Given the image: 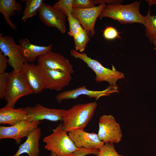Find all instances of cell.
Listing matches in <instances>:
<instances>
[{
    "instance_id": "obj_10",
    "label": "cell",
    "mask_w": 156,
    "mask_h": 156,
    "mask_svg": "<svg viewBox=\"0 0 156 156\" xmlns=\"http://www.w3.org/2000/svg\"><path fill=\"white\" fill-rule=\"evenodd\" d=\"M38 64L42 67L72 74L73 66L69 60L60 53L49 51L39 57Z\"/></svg>"
},
{
    "instance_id": "obj_16",
    "label": "cell",
    "mask_w": 156,
    "mask_h": 156,
    "mask_svg": "<svg viewBox=\"0 0 156 156\" xmlns=\"http://www.w3.org/2000/svg\"><path fill=\"white\" fill-rule=\"evenodd\" d=\"M42 68L46 77L45 89L61 91L69 85L72 79L70 74Z\"/></svg>"
},
{
    "instance_id": "obj_21",
    "label": "cell",
    "mask_w": 156,
    "mask_h": 156,
    "mask_svg": "<svg viewBox=\"0 0 156 156\" xmlns=\"http://www.w3.org/2000/svg\"><path fill=\"white\" fill-rule=\"evenodd\" d=\"M21 1L26 5L21 19L24 22L39 12L44 3L42 0H22Z\"/></svg>"
},
{
    "instance_id": "obj_23",
    "label": "cell",
    "mask_w": 156,
    "mask_h": 156,
    "mask_svg": "<svg viewBox=\"0 0 156 156\" xmlns=\"http://www.w3.org/2000/svg\"><path fill=\"white\" fill-rule=\"evenodd\" d=\"M74 39L75 50L82 53L90 39L88 33L83 29L74 37Z\"/></svg>"
},
{
    "instance_id": "obj_12",
    "label": "cell",
    "mask_w": 156,
    "mask_h": 156,
    "mask_svg": "<svg viewBox=\"0 0 156 156\" xmlns=\"http://www.w3.org/2000/svg\"><path fill=\"white\" fill-rule=\"evenodd\" d=\"M24 109L27 113L26 120L29 122L43 120L62 121L65 111L64 109L47 108L39 103L33 107L27 106Z\"/></svg>"
},
{
    "instance_id": "obj_32",
    "label": "cell",
    "mask_w": 156,
    "mask_h": 156,
    "mask_svg": "<svg viewBox=\"0 0 156 156\" xmlns=\"http://www.w3.org/2000/svg\"><path fill=\"white\" fill-rule=\"evenodd\" d=\"M150 5L156 4V0H146Z\"/></svg>"
},
{
    "instance_id": "obj_15",
    "label": "cell",
    "mask_w": 156,
    "mask_h": 156,
    "mask_svg": "<svg viewBox=\"0 0 156 156\" xmlns=\"http://www.w3.org/2000/svg\"><path fill=\"white\" fill-rule=\"evenodd\" d=\"M68 134L76 146L92 150H99L105 144L97 134L88 133L84 130L71 131Z\"/></svg>"
},
{
    "instance_id": "obj_7",
    "label": "cell",
    "mask_w": 156,
    "mask_h": 156,
    "mask_svg": "<svg viewBox=\"0 0 156 156\" xmlns=\"http://www.w3.org/2000/svg\"><path fill=\"white\" fill-rule=\"evenodd\" d=\"M98 135L100 140L105 144L118 143L122 134L120 125L111 115H104L99 119Z\"/></svg>"
},
{
    "instance_id": "obj_33",
    "label": "cell",
    "mask_w": 156,
    "mask_h": 156,
    "mask_svg": "<svg viewBox=\"0 0 156 156\" xmlns=\"http://www.w3.org/2000/svg\"><path fill=\"white\" fill-rule=\"evenodd\" d=\"M155 46L154 49L156 50V39L154 41L153 43Z\"/></svg>"
},
{
    "instance_id": "obj_13",
    "label": "cell",
    "mask_w": 156,
    "mask_h": 156,
    "mask_svg": "<svg viewBox=\"0 0 156 156\" xmlns=\"http://www.w3.org/2000/svg\"><path fill=\"white\" fill-rule=\"evenodd\" d=\"M105 3L87 9L73 8L72 14L79 21L83 29L90 36L94 35V25L96 21L101 12L106 6Z\"/></svg>"
},
{
    "instance_id": "obj_30",
    "label": "cell",
    "mask_w": 156,
    "mask_h": 156,
    "mask_svg": "<svg viewBox=\"0 0 156 156\" xmlns=\"http://www.w3.org/2000/svg\"><path fill=\"white\" fill-rule=\"evenodd\" d=\"M99 151V150H92L84 148H81L74 153L73 156H86L90 154H94L97 155Z\"/></svg>"
},
{
    "instance_id": "obj_2",
    "label": "cell",
    "mask_w": 156,
    "mask_h": 156,
    "mask_svg": "<svg viewBox=\"0 0 156 156\" xmlns=\"http://www.w3.org/2000/svg\"><path fill=\"white\" fill-rule=\"evenodd\" d=\"M97 106L96 102L75 105L65 111L62 124L67 132L76 129L84 130L93 116Z\"/></svg>"
},
{
    "instance_id": "obj_17",
    "label": "cell",
    "mask_w": 156,
    "mask_h": 156,
    "mask_svg": "<svg viewBox=\"0 0 156 156\" xmlns=\"http://www.w3.org/2000/svg\"><path fill=\"white\" fill-rule=\"evenodd\" d=\"M41 135V128L38 127L27 137L25 142L19 146L17 151L12 156H20L25 153L28 156H39V140Z\"/></svg>"
},
{
    "instance_id": "obj_1",
    "label": "cell",
    "mask_w": 156,
    "mask_h": 156,
    "mask_svg": "<svg viewBox=\"0 0 156 156\" xmlns=\"http://www.w3.org/2000/svg\"><path fill=\"white\" fill-rule=\"evenodd\" d=\"M140 1H136L126 5L120 3L106 5L99 16L100 19L109 17L117 20L122 24L137 23L145 26L144 16L139 11Z\"/></svg>"
},
{
    "instance_id": "obj_20",
    "label": "cell",
    "mask_w": 156,
    "mask_h": 156,
    "mask_svg": "<svg viewBox=\"0 0 156 156\" xmlns=\"http://www.w3.org/2000/svg\"><path fill=\"white\" fill-rule=\"evenodd\" d=\"M23 9L22 5L15 0H0V12L4 16L5 22L12 29L16 27L11 21L10 17L14 15L15 11L21 12Z\"/></svg>"
},
{
    "instance_id": "obj_31",
    "label": "cell",
    "mask_w": 156,
    "mask_h": 156,
    "mask_svg": "<svg viewBox=\"0 0 156 156\" xmlns=\"http://www.w3.org/2000/svg\"><path fill=\"white\" fill-rule=\"evenodd\" d=\"M8 63V58L0 50V73L5 72Z\"/></svg>"
},
{
    "instance_id": "obj_11",
    "label": "cell",
    "mask_w": 156,
    "mask_h": 156,
    "mask_svg": "<svg viewBox=\"0 0 156 156\" xmlns=\"http://www.w3.org/2000/svg\"><path fill=\"white\" fill-rule=\"evenodd\" d=\"M33 93L37 94L45 89L46 77L42 68L26 62L21 71Z\"/></svg>"
},
{
    "instance_id": "obj_14",
    "label": "cell",
    "mask_w": 156,
    "mask_h": 156,
    "mask_svg": "<svg viewBox=\"0 0 156 156\" xmlns=\"http://www.w3.org/2000/svg\"><path fill=\"white\" fill-rule=\"evenodd\" d=\"M118 91L117 86H110L104 90L96 91L89 90L87 89L85 86H83L60 92L56 95L55 98L59 103L64 100L76 99L82 95L87 96L90 98H94L97 100L101 97L109 96L111 94Z\"/></svg>"
},
{
    "instance_id": "obj_8",
    "label": "cell",
    "mask_w": 156,
    "mask_h": 156,
    "mask_svg": "<svg viewBox=\"0 0 156 156\" xmlns=\"http://www.w3.org/2000/svg\"><path fill=\"white\" fill-rule=\"evenodd\" d=\"M38 12L39 18L46 25L55 27L62 34L66 32L67 16L62 10L44 3Z\"/></svg>"
},
{
    "instance_id": "obj_26",
    "label": "cell",
    "mask_w": 156,
    "mask_h": 156,
    "mask_svg": "<svg viewBox=\"0 0 156 156\" xmlns=\"http://www.w3.org/2000/svg\"><path fill=\"white\" fill-rule=\"evenodd\" d=\"M73 0H60L53 5L55 7L62 10L66 14L72 13Z\"/></svg>"
},
{
    "instance_id": "obj_5",
    "label": "cell",
    "mask_w": 156,
    "mask_h": 156,
    "mask_svg": "<svg viewBox=\"0 0 156 156\" xmlns=\"http://www.w3.org/2000/svg\"><path fill=\"white\" fill-rule=\"evenodd\" d=\"M33 94L21 71L13 70L9 73V78L4 99L6 107L14 108L21 97Z\"/></svg>"
},
{
    "instance_id": "obj_34",
    "label": "cell",
    "mask_w": 156,
    "mask_h": 156,
    "mask_svg": "<svg viewBox=\"0 0 156 156\" xmlns=\"http://www.w3.org/2000/svg\"><path fill=\"white\" fill-rule=\"evenodd\" d=\"M50 156H57L55 153L51 152Z\"/></svg>"
},
{
    "instance_id": "obj_24",
    "label": "cell",
    "mask_w": 156,
    "mask_h": 156,
    "mask_svg": "<svg viewBox=\"0 0 156 156\" xmlns=\"http://www.w3.org/2000/svg\"><path fill=\"white\" fill-rule=\"evenodd\" d=\"M67 16L69 25V30L68 33L70 36L74 37L83 29L78 20L72 14H68Z\"/></svg>"
},
{
    "instance_id": "obj_19",
    "label": "cell",
    "mask_w": 156,
    "mask_h": 156,
    "mask_svg": "<svg viewBox=\"0 0 156 156\" xmlns=\"http://www.w3.org/2000/svg\"><path fill=\"white\" fill-rule=\"evenodd\" d=\"M27 113L24 108H12L6 106L0 109V124L10 126L26 119Z\"/></svg>"
},
{
    "instance_id": "obj_3",
    "label": "cell",
    "mask_w": 156,
    "mask_h": 156,
    "mask_svg": "<svg viewBox=\"0 0 156 156\" xmlns=\"http://www.w3.org/2000/svg\"><path fill=\"white\" fill-rule=\"evenodd\" d=\"M45 149L57 156H73L74 153L81 148L77 147L67 132L60 124L53 130L50 135L44 137Z\"/></svg>"
},
{
    "instance_id": "obj_27",
    "label": "cell",
    "mask_w": 156,
    "mask_h": 156,
    "mask_svg": "<svg viewBox=\"0 0 156 156\" xmlns=\"http://www.w3.org/2000/svg\"><path fill=\"white\" fill-rule=\"evenodd\" d=\"M9 78V73H0V98L4 99Z\"/></svg>"
},
{
    "instance_id": "obj_18",
    "label": "cell",
    "mask_w": 156,
    "mask_h": 156,
    "mask_svg": "<svg viewBox=\"0 0 156 156\" xmlns=\"http://www.w3.org/2000/svg\"><path fill=\"white\" fill-rule=\"evenodd\" d=\"M19 43L23 49L25 57L28 62L34 61L40 56L51 50L53 47L52 44L47 46L33 44L27 38L21 39Z\"/></svg>"
},
{
    "instance_id": "obj_25",
    "label": "cell",
    "mask_w": 156,
    "mask_h": 156,
    "mask_svg": "<svg viewBox=\"0 0 156 156\" xmlns=\"http://www.w3.org/2000/svg\"><path fill=\"white\" fill-rule=\"evenodd\" d=\"M97 156H124L119 154L115 149L114 143H107L99 150Z\"/></svg>"
},
{
    "instance_id": "obj_22",
    "label": "cell",
    "mask_w": 156,
    "mask_h": 156,
    "mask_svg": "<svg viewBox=\"0 0 156 156\" xmlns=\"http://www.w3.org/2000/svg\"><path fill=\"white\" fill-rule=\"evenodd\" d=\"M145 17L146 35L150 42L153 43L156 39V16H151L149 9Z\"/></svg>"
},
{
    "instance_id": "obj_28",
    "label": "cell",
    "mask_w": 156,
    "mask_h": 156,
    "mask_svg": "<svg viewBox=\"0 0 156 156\" xmlns=\"http://www.w3.org/2000/svg\"><path fill=\"white\" fill-rule=\"evenodd\" d=\"M120 33L114 27L112 26L107 27L103 31V36L107 40H112L118 38H120L119 36Z\"/></svg>"
},
{
    "instance_id": "obj_9",
    "label": "cell",
    "mask_w": 156,
    "mask_h": 156,
    "mask_svg": "<svg viewBox=\"0 0 156 156\" xmlns=\"http://www.w3.org/2000/svg\"><path fill=\"white\" fill-rule=\"evenodd\" d=\"M40 121L29 122L25 120L10 126H0V139H12L17 144L22 139L27 137L40 124Z\"/></svg>"
},
{
    "instance_id": "obj_29",
    "label": "cell",
    "mask_w": 156,
    "mask_h": 156,
    "mask_svg": "<svg viewBox=\"0 0 156 156\" xmlns=\"http://www.w3.org/2000/svg\"><path fill=\"white\" fill-rule=\"evenodd\" d=\"M94 6L93 0H73V7L80 9H87L92 8Z\"/></svg>"
},
{
    "instance_id": "obj_6",
    "label": "cell",
    "mask_w": 156,
    "mask_h": 156,
    "mask_svg": "<svg viewBox=\"0 0 156 156\" xmlns=\"http://www.w3.org/2000/svg\"><path fill=\"white\" fill-rule=\"evenodd\" d=\"M0 49L8 57V64L13 70L21 71L23 66L27 62L21 47L16 43L12 36L0 34Z\"/></svg>"
},
{
    "instance_id": "obj_4",
    "label": "cell",
    "mask_w": 156,
    "mask_h": 156,
    "mask_svg": "<svg viewBox=\"0 0 156 156\" xmlns=\"http://www.w3.org/2000/svg\"><path fill=\"white\" fill-rule=\"evenodd\" d=\"M70 53L72 56L82 60L94 72L96 75L95 80L97 82L105 81L109 83L110 86H116L118 80L125 78L124 74L116 70L113 65L112 69L105 68L86 53H79L74 49L71 50Z\"/></svg>"
}]
</instances>
